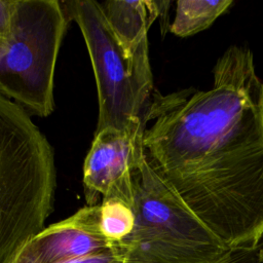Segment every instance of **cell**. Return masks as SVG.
<instances>
[{
  "label": "cell",
  "instance_id": "1",
  "mask_svg": "<svg viewBox=\"0 0 263 263\" xmlns=\"http://www.w3.org/2000/svg\"><path fill=\"white\" fill-rule=\"evenodd\" d=\"M146 158L170 189L229 250L263 238V80L251 49L229 46L209 89L154 92Z\"/></svg>",
  "mask_w": 263,
  "mask_h": 263
},
{
  "label": "cell",
  "instance_id": "2",
  "mask_svg": "<svg viewBox=\"0 0 263 263\" xmlns=\"http://www.w3.org/2000/svg\"><path fill=\"white\" fill-rule=\"evenodd\" d=\"M54 190L51 145L25 108L0 93V263H12L45 228Z\"/></svg>",
  "mask_w": 263,
  "mask_h": 263
},
{
  "label": "cell",
  "instance_id": "3",
  "mask_svg": "<svg viewBox=\"0 0 263 263\" xmlns=\"http://www.w3.org/2000/svg\"><path fill=\"white\" fill-rule=\"evenodd\" d=\"M133 178L135 225L112 248L122 263H220L232 252L160 179L146 155Z\"/></svg>",
  "mask_w": 263,
  "mask_h": 263
},
{
  "label": "cell",
  "instance_id": "4",
  "mask_svg": "<svg viewBox=\"0 0 263 263\" xmlns=\"http://www.w3.org/2000/svg\"><path fill=\"white\" fill-rule=\"evenodd\" d=\"M62 3L69 20L78 25L91 62L99 102L96 132L123 130L144 120L154 93L148 42L130 58L115 37L100 2Z\"/></svg>",
  "mask_w": 263,
  "mask_h": 263
},
{
  "label": "cell",
  "instance_id": "5",
  "mask_svg": "<svg viewBox=\"0 0 263 263\" xmlns=\"http://www.w3.org/2000/svg\"><path fill=\"white\" fill-rule=\"evenodd\" d=\"M68 21L58 0H16L0 43V93L41 117L54 109L55 64Z\"/></svg>",
  "mask_w": 263,
  "mask_h": 263
},
{
  "label": "cell",
  "instance_id": "6",
  "mask_svg": "<svg viewBox=\"0 0 263 263\" xmlns=\"http://www.w3.org/2000/svg\"><path fill=\"white\" fill-rule=\"evenodd\" d=\"M148 118L119 130L95 133L83 165L84 195L87 205L102 199L118 198L134 206V172L145 155L143 138Z\"/></svg>",
  "mask_w": 263,
  "mask_h": 263
},
{
  "label": "cell",
  "instance_id": "7",
  "mask_svg": "<svg viewBox=\"0 0 263 263\" xmlns=\"http://www.w3.org/2000/svg\"><path fill=\"white\" fill-rule=\"evenodd\" d=\"M108 249L112 248L101 228L100 204L85 205L33 236L12 263H65Z\"/></svg>",
  "mask_w": 263,
  "mask_h": 263
},
{
  "label": "cell",
  "instance_id": "8",
  "mask_svg": "<svg viewBox=\"0 0 263 263\" xmlns=\"http://www.w3.org/2000/svg\"><path fill=\"white\" fill-rule=\"evenodd\" d=\"M105 17L125 53L133 58L148 42V31L158 17L166 18L170 1L109 0L100 2Z\"/></svg>",
  "mask_w": 263,
  "mask_h": 263
},
{
  "label": "cell",
  "instance_id": "9",
  "mask_svg": "<svg viewBox=\"0 0 263 263\" xmlns=\"http://www.w3.org/2000/svg\"><path fill=\"white\" fill-rule=\"evenodd\" d=\"M233 4V0H178L170 31L182 38L195 35L210 28Z\"/></svg>",
  "mask_w": 263,
  "mask_h": 263
},
{
  "label": "cell",
  "instance_id": "10",
  "mask_svg": "<svg viewBox=\"0 0 263 263\" xmlns=\"http://www.w3.org/2000/svg\"><path fill=\"white\" fill-rule=\"evenodd\" d=\"M101 228L111 248L121 242L135 225L134 206L118 198L102 199Z\"/></svg>",
  "mask_w": 263,
  "mask_h": 263
},
{
  "label": "cell",
  "instance_id": "11",
  "mask_svg": "<svg viewBox=\"0 0 263 263\" xmlns=\"http://www.w3.org/2000/svg\"><path fill=\"white\" fill-rule=\"evenodd\" d=\"M16 0H0V43L8 36Z\"/></svg>",
  "mask_w": 263,
  "mask_h": 263
},
{
  "label": "cell",
  "instance_id": "12",
  "mask_svg": "<svg viewBox=\"0 0 263 263\" xmlns=\"http://www.w3.org/2000/svg\"><path fill=\"white\" fill-rule=\"evenodd\" d=\"M65 263H122V258L114 250L108 249Z\"/></svg>",
  "mask_w": 263,
  "mask_h": 263
},
{
  "label": "cell",
  "instance_id": "13",
  "mask_svg": "<svg viewBox=\"0 0 263 263\" xmlns=\"http://www.w3.org/2000/svg\"><path fill=\"white\" fill-rule=\"evenodd\" d=\"M263 258L261 249L256 250H236L232 251L220 263H262Z\"/></svg>",
  "mask_w": 263,
  "mask_h": 263
}]
</instances>
